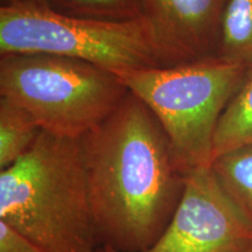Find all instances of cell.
<instances>
[{
    "label": "cell",
    "mask_w": 252,
    "mask_h": 252,
    "mask_svg": "<svg viewBox=\"0 0 252 252\" xmlns=\"http://www.w3.org/2000/svg\"><path fill=\"white\" fill-rule=\"evenodd\" d=\"M77 143L102 244L147 251L171 222L189 173L162 126L128 91Z\"/></svg>",
    "instance_id": "6da1fadb"
},
{
    "label": "cell",
    "mask_w": 252,
    "mask_h": 252,
    "mask_svg": "<svg viewBox=\"0 0 252 252\" xmlns=\"http://www.w3.org/2000/svg\"><path fill=\"white\" fill-rule=\"evenodd\" d=\"M0 220L43 252L99 250L77 140L42 131L0 172Z\"/></svg>",
    "instance_id": "7a4b0ae2"
},
{
    "label": "cell",
    "mask_w": 252,
    "mask_h": 252,
    "mask_svg": "<svg viewBox=\"0 0 252 252\" xmlns=\"http://www.w3.org/2000/svg\"><path fill=\"white\" fill-rule=\"evenodd\" d=\"M128 94L116 72L48 54L0 55V97L21 106L42 131L80 139Z\"/></svg>",
    "instance_id": "3957f363"
},
{
    "label": "cell",
    "mask_w": 252,
    "mask_h": 252,
    "mask_svg": "<svg viewBox=\"0 0 252 252\" xmlns=\"http://www.w3.org/2000/svg\"><path fill=\"white\" fill-rule=\"evenodd\" d=\"M248 70L214 58L117 75L151 110L190 172L212 166L220 118Z\"/></svg>",
    "instance_id": "277c9868"
},
{
    "label": "cell",
    "mask_w": 252,
    "mask_h": 252,
    "mask_svg": "<svg viewBox=\"0 0 252 252\" xmlns=\"http://www.w3.org/2000/svg\"><path fill=\"white\" fill-rule=\"evenodd\" d=\"M48 54L116 74L167 67L143 19L106 21L69 15L40 1L0 7V55Z\"/></svg>",
    "instance_id": "5b68a950"
},
{
    "label": "cell",
    "mask_w": 252,
    "mask_h": 252,
    "mask_svg": "<svg viewBox=\"0 0 252 252\" xmlns=\"http://www.w3.org/2000/svg\"><path fill=\"white\" fill-rule=\"evenodd\" d=\"M252 220L210 167L188 173L171 222L145 252H247Z\"/></svg>",
    "instance_id": "8992f818"
},
{
    "label": "cell",
    "mask_w": 252,
    "mask_h": 252,
    "mask_svg": "<svg viewBox=\"0 0 252 252\" xmlns=\"http://www.w3.org/2000/svg\"><path fill=\"white\" fill-rule=\"evenodd\" d=\"M167 67L217 58L228 0H138Z\"/></svg>",
    "instance_id": "52a82bcc"
},
{
    "label": "cell",
    "mask_w": 252,
    "mask_h": 252,
    "mask_svg": "<svg viewBox=\"0 0 252 252\" xmlns=\"http://www.w3.org/2000/svg\"><path fill=\"white\" fill-rule=\"evenodd\" d=\"M248 146H252V67L220 116L214 138V160Z\"/></svg>",
    "instance_id": "ba28073f"
},
{
    "label": "cell",
    "mask_w": 252,
    "mask_h": 252,
    "mask_svg": "<svg viewBox=\"0 0 252 252\" xmlns=\"http://www.w3.org/2000/svg\"><path fill=\"white\" fill-rule=\"evenodd\" d=\"M217 58L252 67V0H228L220 21Z\"/></svg>",
    "instance_id": "9c48e42d"
},
{
    "label": "cell",
    "mask_w": 252,
    "mask_h": 252,
    "mask_svg": "<svg viewBox=\"0 0 252 252\" xmlns=\"http://www.w3.org/2000/svg\"><path fill=\"white\" fill-rule=\"evenodd\" d=\"M41 132L42 128L26 110L0 97V169L23 158Z\"/></svg>",
    "instance_id": "30bf717a"
},
{
    "label": "cell",
    "mask_w": 252,
    "mask_h": 252,
    "mask_svg": "<svg viewBox=\"0 0 252 252\" xmlns=\"http://www.w3.org/2000/svg\"><path fill=\"white\" fill-rule=\"evenodd\" d=\"M212 168L223 187L252 220V146L217 157Z\"/></svg>",
    "instance_id": "8fae6325"
},
{
    "label": "cell",
    "mask_w": 252,
    "mask_h": 252,
    "mask_svg": "<svg viewBox=\"0 0 252 252\" xmlns=\"http://www.w3.org/2000/svg\"><path fill=\"white\" fill-rule=\"evenodd\" d=\"M53 8L97 20L130 21L140 18L138 0H54Z\"/></svg>",
    "instance_id": "7c38bea8"
},
{
    "label": "cell",
    "mask_w": 252,
    "mask_h": 252,
    "mask_svg": "<svg viewBox=\"0 0 252 252\" xmlns=\"http://www.w3.org/2000/svg\"><path fill=\"white\" fill-rule=\"evenodd\" d=\"M0 252H43L23 235L0 220Z\"/></svg>",
    "instance_id": "4fadbf2b"
},
{
    "label": "cell",
    "mask_w": 252,
    "mask_h": 252,
    "mask_svg": "<svg viewBox=\"0 0 252 252\" xmlns=\"http://www.w3.org/2000/svg\"><path fill=\"white\" fill-rule=\"evenodd\" d=\"M103 249H104V251H105V252H118L117 250H115L113 248L109 247V245H103Z\"/></svg>",
    "instance_id": "5bb4252c"
},
{
    "label": "cell",
    "mask_w": 252,
    "mask_h": 252,
    "mask_svg": "<svg viewBox=\"0 0 252 252\" xmlns=\"http://www.w3.org/2000/svg\"><path fill=\"white\" fill-rule=\"evenodd\" d=\"M41 1L45 2V4L52 6V7H53V2H54V0H41Z\"/></svg>",
    "instance_id": "9a60e30c"
},
{
    "label": "cell",
    "mask_w": 252,
    "mask_h": 252,
    "mask_svg": "<svg viewBox=\"0 0 252 252\" xmlns=\"http://www.w3.org/2000/svg\"><path fill=\"white\" fill-rule=\"evenodd\" d=\"M97 252H105V251H104V249H103V248H100V249H99V250H98V251H97Z\"/></svg>",
    "instance_id": "2e32d148"
},
{
    "label": "cell",
    "mask_w": 252,
    "mask_h": 252,
    "mask_svg": "<svg viewBox=\"0 0 252 252\" xmlns=\"http://www.w3.org/2000/svg\"><path fill=\"white\" fill-rule=\"evenodd\" d=\"M247 252H252V247H251V248H250V249H249V250H248V251H247Z\"/></svg>",
    "instance_id": "e0dca14e"
}]
</instances>
